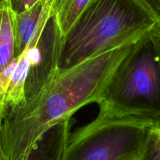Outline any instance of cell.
<instances>
[{
    "label": "cell",
    "mask_w": 160,
    "mask_h": 160,
    "mask_svg": "<svg viewBox=\"0 0 160 160\" xmlns=\"http://www.w3.org/2000/svg\"><path fill=\"white\" fill-rule=\"evenodd\" d=\"M139 39L68 68H59L55 60L40 85L24 102L0 114V145L5 160L24 159L53 128L71 118L81 108L98 104Z\"/></svg>",
    "instance_id": "cell-1"
},
{
    "label": "cell",
    "mask_w": 160,
    "mask_h": 160,
    "mask_svg": "<svg viewBox=\"0 0 160 160\" xmlns=\"http://www.w3.org/2000/svg\"><path fill=\"white\" fill-rule=\"evenodd\" d=\"M98 106L97 117L73 132L71 118L56 127L60 160H142L160 120L138 108L106 98Z\"/></svg>",
    "instance_id": "cell-2"
},
{
    "label": "cell",
    "mask_w": 160,
    "mask_h": 160,
    "mask_svg": "<svg viewBox=\"0 0 160 160\" xmlns=\"http://www.w3.org/2000/svg\"><path fill=\"white\" fill-rule=\"evenodd\" d=\"M157 21L134 0H97L62 38L58 36L56 63L66 69L85 59L138 40Z\"/></svg>",
    "instance_id": "cell-3"
},
{
    "label": "cell",
    "mask_w": 160,
    "mask_h": 160,
    "mask_svg": "<svg viewBox=\"0 0 160 160\" xmlns=\"http://www.w3.org/2000/svg\"><path fill=\"white\" fill-rule=\"evenodd\" d=\"M152 28L134 44L105 98L138 108L160 120V42Z\"/></svg>",
    "instance_id": "cell-4"
},
{
    "label": "cell",
    "mask_w": 160,
    "mask_h": 160,
    "mask_svg": "<svg viewBox=\"0 0 160 160\" xmlns=\"http://www.w3.org/2000/svg\"><path fill=\"white\" fill-rule=\"evenodd\" d=\"M52 0H38L28 9L15 13L13 20L16 56L24 51L35 31L41 15L47 3Z\"/></svg>",
    "instance_id": "cell-5"
},
{
    "label": "cell",
    "mask_w": 160,
    "mask_h": 160,
    "mask_svg": "<svg viewBox=\"0 0 160 160\" xmlns=\"http://www.w3.org/2000/svg\"><path fill=\"white\" fill-rule=\"evenodd\" d=\"M14 15L7 0H0V73L16 57Z\"/></svg>",
    "instance_id": "cell-6"
},
{
    "label": "cell",
    "mask_w": 160,
    "mask_h": 160,
    "mask_svg": "<svg viewBox=\"0 0 160 160\" xmlns=\"http://www.w3.org/2000/svg\"><path fill=\"white\" fill-rule=\"evenodd\" d=\"M97 0H62L52 11V19L62 38L80 16Z\"/></svg>",
    "instance_id": "cell-7"
},
{
    "label": "cell",
    "mask_w": 160,
    "mask_h": 160,
    "mask_svg": "<svg viewBox=\"0 0 160 160\" xmlns=\"http://www.w3.org/2000/svg\"><path fill=\"white\" fill-rule=\"evenodd\" d=\"M56 133L52 142H44V138L34 149L21 160H60L61 147Z\"/></svg>",
    "instance_id": "cell-8"
},
{
    "label": "cell",
    "mask_w": 160,
    "mask_h": 160,
    "mask_svg": "<svg viewBox=\"0 0 160 160\" xmlns=\"http://www.w3.org/2000/svg\"><path fill=\"white\" fill-rule=\"evenodd\" d=\"M159 126L153 129L142 160H160Z\"/></svg>",
    "instance_id": "cell-9"
},
{
    "label": "cell",
    "mask_w": 160,
    "mask_h": 160,
    "mask_svg": "<svg viewBox=\"0 0 160 160\" xmlns=\"http://www.w3.org/2000/svg\"><path fill=\"white\" fill-rule=\"evenodd\" d=\"M17 60H18V56H16L13 60L11 62V63L0 73V99L7 89L11 77H12V73L17 66Z\"/></svg>",
    "instance_id": "cell-10"
},
{
    "label": "cell",
    "mask_w": 160,
    "mask_h": 160,
    "mask_svg": "<svg viewBox=\"0 0 160 160\" xmlns=\"http://www.w3.org/2000/svg\"><path fill=\"white\" fill-rule=\"evenodd\" d=\"M150 12L160 25V0H134Z\"/></svg>",
    "instance_id": "cell-11"
},
{
    "label": "cell",
    "mask_w": 160,
    "mask_h": 160,
    "mask_svg": "<svg viewBox=\"0 0 160 160\" xmlns=\"http://www.w3.org/2000/svg\"><path fill=\"white\" fill-rule=\"evenodd\" d=\"M7 1L12 11L17 14L28 9V8L35 4L38 0H7Z\"/></svg>",
    "instance_id": "cell-12"
},
{
    "label": "cell",
    "mask_w": 160,
    "mask_h": 160,
    "mask_svg": "<svg viewBox=\"0 0 160 160\" xmlns=\"http://www.w3.org/2000/svg\"><path fill=\"white\" fill-rule=\"evenodd\" d=\"M152 31L154 32V34H156V37L158 38V39L160 42V25L159 24H156L152 28Z\"/></svg>",
    "instance_id": "cell-13"
},
{
    "label": "cell",
    "mask_w": 160,
    "mask_h": 160,
    "mask_svg": "<svg viewBox=\"0 0 160 160\" xmlns=\"http://www.w3.org/2000/svg\"><path fill=\"white\" fill-rule=\"evenodd\" d=\"M62 0H52V11L62 2Z\"/></svg>",
    "instance_id": "cell-14"
},
{
    "label": "cell",
    "mask_w": 160,
    "mask_h": 160,
    "mask_svg": "<svg viewBox=\"0 0 160 160\" xmlns=\"http://www.w3.org/2000/svg\"><path fill=\"white\" fill-rule=\"evenodd\" d=\"M0 160H5L4 156H3V153H2V148H1V145H0Z\"/></svg>",
    "instance_id": "cell-15"
},
{
    "label": "cell",
    "mask_w": 160,
    "mask_h": 160,
    "mask_svg": "<svg viewBox=\"0 0 160 160\" xmlns=\"http://www.w3.org/2000/svg\"><path fill=\"white\" fill-rule=\"evenodd\" d=\"M159 130H160V126H159Z\"/></svg>",
    "instance_id": "cell-16"
}]
</instances>
